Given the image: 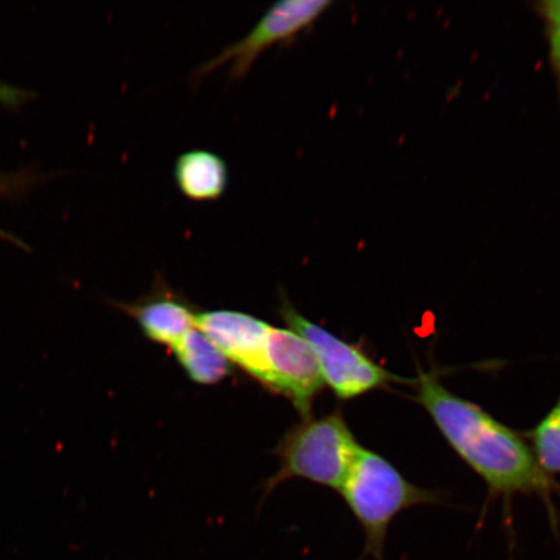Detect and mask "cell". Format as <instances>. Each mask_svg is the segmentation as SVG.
I'll list each match as a JSON object with an SVG mask.
<instances>
[{
	"label": "cell",
	"mask_w": 560,
	"mask_h": 560,
	"mask_svg": "<svg viewBox=\"0 0 560 560\" xmlns=\"http://www.w3.org/2000/svg\"><path fill=\"white\" fill-rule=\"evenodd\" d=\"M361 447L339 410L320 418H301L275 451L280 466L266 482V493L291 479H304L339 492Z\"/></svg>",
	"instance_id": "obj_3"
},
{
	"label": "cell",
	"mask_w": 560,
	"mask_h": 560,
	"mask_svg": "<svg viewBox=\"0 0 560 560\" xmlns=\"http://www.w3.org/2000/svg\"><path fill=\"white\" fill-rule=\"evenodd\" d=\"M331 4L328 0H285L276 3L244 38L223 48L213 59L196 69L194 79H206L225 66H230L231 80L244 79L266 50L276 46H291L301 34L312 30Z\"/></svg>",
	"instance_id": "obj_5"
},
{
	"label": "cell",
	"mask_w": 560,
	"mask_h": 560,
	"mask_svg": "<svg viewBox=\"0 0 560 560\" xmlns=\"http://www.w3.org/2000/svg\"><path fill=\"white\" fill-rule=\"evenodd\" d=\"M278 312L287 328L306 341L314 354L326 387L340 401H352L371 392L387 389L395 384H416L385 369L360 346L353 345L307 319L282 291L279 293Z\"/></svg>",
	"instance_id": "obj_4"
},
{
	"label": "cell",
	"mask_w": 560,
	"mask_h": 560,
	"mask_svg": "<svg viewBox=\"0 0 560 560\" xmlns=\"http://www.w3.org/2000/svg\"><path fill=\"white\" fill-rule=\"evenodd\" d=\"M269 387L283 396L300 412L313 416V406L326 387L317 361L306 341L290 328L270 327L268 345Z\"/></svg>",
	"instance_id": "obj_6"
},
{
	"label": "cell",
	"mask_w": 560,
	"mask_h": 560,
	"mask_svg": "<svg viewBox=\"0 0 560 560\" xmlns=\"http://www.w3.org/2000/svg\"><path fill=\"white\" fill-rule=\"evenodd\" d=\"M416 402L455 454L485 481L490 495L535 494L546 502L560 492L556 479L538 466L527 439L488 411L453 394L438 376L420 373Z\"/></svg>",
	"instance_id": "obj_1"
},
{
	"label": "cell",
	"mask_w": 560,
	"mask_h": 560,
	"mask_svg": "<svg viewBox=\"0 0 560 560\" xmlns=\"http://www.w3.org/2000/svg\"><path fill=\"white\" fill-rule=\"evenodd\" d=\"M541 13L549 24L551 61L560 85V0L542 3Z\"/></svg>",
	"instance_id": "obj_12"
},
{
	"label": "cell",
	"mask_w": 560,
	"mask_h": 560,
	"mask_svg": "<svg viewBox=\"0 0 560 560\" xmlns=\"http://www.w3.org/2000/svg\"><path fill=\"white\" fill-rule=\"evenodd\" d=\"M541 470L555 479L560 475V394L552 408L534 429L525 433Z\"/></svg>",
	"instance_id": "obj_11"
},
{
	"label": "cell",
	"mask_w": 560,
	"mask_h": 560,
	"mask_svg": "<svg viewBox=\"0 0 560 560\" xmlns=\"http://www.w3.org/2000/svg\"><path fill=\"white\" fill-rule=\"evenodd\" d=\"M195 327L221 350L231 365L240 366L268 389L266 345L271 327L269 324L243 312L209 311L198 313Z\"/></svg>",
	"instance_id": "obj_7"
},
{
	"label": "cell",
	"mask_w": 560,
	"mask_h": 560,
	"mask_svg": "<svg viewBox=\"0 0 560 560\" xmlns=\"http://www.w3.org/2000/svg\"><path fill=\"white\" fill-rule=\"evenodd\" d=\"M175 360L190 380L215 385L233 373V365L199 328L194 327L172 347Z\"/></svg>",
	"instance_id": "obj_10"
},
{
	"label": "cell",
	"mask_w": 560,
	"mask_h": 560,
	"mask_svg": "<svg viewBox=\"0 0 560 560\" xmlns=\"http://www.w3.org/2000/svg\"><path fill=\"white\" fill-rule=\"evenodd\" d=\"M173 177L178 190L188 200L217 201L228 190L229 166L212 151L191 150L175 160Z\"/></svg>",
	"instance_id": "obj_9"
},
{
	"label": "cell",
	"mask_w": 560,
	"mask_h": 560,
	"mask_svg": "<svg viewBox=\"0 0 560 560\" xmlns=\"http://www.w3.org/2000/svg\"><path fill=\"white\" fill-rule=\"evenodd\" d=\"M137 322L145 339L173 347L196 324L195 305L158 275L151 290L131 303H112Z\"/></svg>",
	"instance_id": "obj_8"
},
{
	"label": "cell",
	"mask_w": 560,
	"mask_h": 560,
	"mask_svg": "<svg viewBox=\"0 0 560 560\" xmlns=\"http://www.w3.org/2000/svg\"><path fill=\"white\" fill-rule=\"evenodd\" d=\"M30 96V93H26V91L7 85V83L0 81V103L5 105V107H19Z\"/></svg>",
	"instance_id": "obj_13"
},
{
	"label": "cell",
	"mask_w": 560,
	"mask_h": 560,
	"mask_svg": "<svg viewBox=\"0 0 560 560\" xmlns=\"http://www.w3.org/2000/svg\"><path fill=\"white\" fill-rule=\"evenodd\" d=\"M339 492L365 532L366 550L377 559L398 514L443 501L435 490L415 485L382 454L363 446Z\"/></svg>",
	"instance_id": "obj_2"
}]
</instances>
